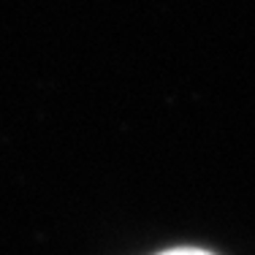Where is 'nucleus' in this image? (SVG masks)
Instances as JSON below:
<instances>
[{"label": "nucleus", "instance_id": "1", "mask_svg": "<svg viewBox=\"0 0 255 255\" xmlns=\"http://www.w3.org/2000/svg\"><path fill=\"white\" fill-rule=\"evenodd\" d=\"M163 255H209L204 250H171V253H163Z\"/></svg>", "mask_w": 255, "mask_h": 255}]
</instances>
